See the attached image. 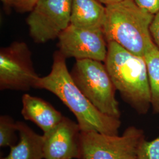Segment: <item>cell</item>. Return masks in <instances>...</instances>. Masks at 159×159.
<instances>
[{"mask_svg": "<svg viewBox=\"0 0 159 159\" xmlns=\"http://www.w3.org/2000/svg\"><path fill=\"white\" fill-rule=\"evenodd\" d=\"M106 6L98 0H72L70 24L80 29L102 30Z\"/></svg>", "mask_w": 159, "mask_h": 159, "instance_id": "obj_11", "label": "cell"}, {"mask_svg": "<svg viewBox=\"0 0 159 159\" xmlns=\"http://www.w3.org/2000/svg\"><path fill=\"white\" fill-rule=\"evenodd\" d=\"M150 31L154 44L159 48V12L154 16L150 25Z\"/></svg>", "mask_w": 159, "mask_h": 159, "instance_id": "obj_18", "label": "cell"}, {"mask_svg": "<svg viewBox=\"0 0 159 159\" xmlns=\"http://www.w3.org/2000/svg\"><path fill=\"white\" fill-rule=\"evenodd\" d=\"M40 77L35 72L32 53L23 41H14L0 50V89L27 91L35 88Z\"/></svg>", "mask_w": 159, "mask_h": 159, "instance_id": "obj_6", "label": "cell"}, {"mask_svg": "<svg viewBox=\"0 0 159 159\" xmlns=\"http://www.w3.org/2000/svg\"><path fill=\"white\" fill-rule=\"evenodd\" d=\"M39 0H12L13 8L18 12L31 11Z\"/></svg>", "mask_w": 159, "mask_h": 159, "instance_id": "obj_16", "label": "cell"}, {"mask_svg": "<svg viewBox=\"0 0 159 159\" xmlns=\"http://www.w3.org/2000/svg\"><path fill=\"white\" fill-rule=\"evenodd\" d=\"M1 2L2 3L4 8L5 9L7 12L10 11V9L13 8L12 6V0H1Z\"/></svg>", "mask_w": 159, "mask_h": 159, "instance_id": "obj_19", "label": "cell"}, {"mask_svg": "<svg viewBox=\"0 0 159 159\" xmlns=\"http://www.w3.org/2000/svg\"><path fill=\"white\" fill-rule=\"evenodd\" d=\"M137 159H159V136L151 141L146 139L142 143Z\"/></svg>", "mask_w": 159, "mask_h": 159, "instance_id": "obj_15", "label": "cell"}, {"mask_svg": "<svg viewBox=\"0 0 159 159\" xmlns=\"http://www.w3.org/2000/svg\"><path fill=\"white\" fill-rule=\"evenodd\" d=\"M143 10L155 15L159 12V0H134Z\"/></svg>", "mask_w": 159, "mask_h": 159, "instance_id": "obj_17", "label": "cell"}, {"mask_svg": "<svg viewBox=\"0 0 159 159\" xmlns=\"http://www.w3.org/2000/svg\"><path fill=\"white\" fill-rule=\"evenodd\" d=\"M107 50L104 64L116 90L137 113H148L151 96L144 58L113 41L107 43Z\"/></svg>", "mask_w": 159, "mask_h": 159, "instance_id": "obj_2", "label": "cell"}, {"mask_svg": "<svg viewBox=\"0 0 159 159\" xmlns=\"http://www.w3.org/2000/svg\"><path fill=\"white\" fill-rule=\"evenodd\" d=\"M70 74L75 85L98 110L120 119L117 90L105 64L94 60H77Z\"/></svg>", "mask_w": 159, "mask_h": 159, "instance_id": "obj_4", "label": "cell"}, {"mask_svg": "<svg viewBox=\"0 0 159 159\" xmlns=\"http://www.w3.org/2000/svg\"><path fill=\"white\" fill-rule=\"evenodd\" d=\"M154 16L134 0L106 6L102 31L107 43L115 42L133 54L144 57L155 44L150 31Z\"/></svg>", "mask_w": 159, "mask_h": 159, "instance_id": "obj_3", "label": "cell"}, {"mask_svg": "<svg viewBox=\"0 0 159 159\" xmlns=\"http://www.w3.org/2000/svg\"><path fill=\"white\" fill-rule=\"evenodd\" d=\"M22 105L21 114L24 119L33 122L44 134L51 130L64 117L50 103L29 94L23 95Z\"/></svg>", "mask_w": 159, "mask_h": 159, "instance_id": "obj_10", "label": "cell"}, {"mask_svg": "<svg viewBox=\"0 0 159 159\" xmlns=\"http://www.w3.org/2000/svg\"><path fill=\"white\" fill-rule=\"evenodd\" d=\"M98 1H100L101 3H102L103 5L106 6L115 4V3H117L124 0H98Z\"/></svg>", "mask_w": 159, "mask_h": 159, "instance_id": "obj_20", "label": "cell"}, {"mask_svg": "<svg viewBox=\"0 0 159 159\" xmlns=\"http://www.w3.org/2000/svg\"><path fill=\"white\" fill-rule=\"evenodd\" d=\"M148 79L151 96V107L159 114V48L156 44L145 54Z\"/></svg>", "mask_w": 159, "mask_h": 159, "instance_id": "obj_13", "label": "cell"}, {"mask_svg": "<svg viewBox=\"0 0 159 159\" xmlns=\"http://www.w3.org/2000/svg\"><path fill=\"white\" fill-rule=\"evenodd\" d=\"M16 122L19 141L10 147L8 155L1 159H44L43 135L37 134L23 121Z\"/></svg>", "mask_w": 159, "mask_h": 159, "instance_id": "obj_12", "label": "cell"}, {"mask_svg": "<svg viewBox=\"0 0 159 159\" xmlns=\"http://www.w3.org/2000/svg\"><path fill=\"white\" fill-rule=\"evenodd\" d=\"M144 140V131L134 125L126 128L121 136L81 131V159H137Z\"/></svg>", "mask_w": 159, "mask_h": 159, "instance_id": "obj_5", "label": "cell"}, {"mask_svg": "<svg viewBox=\"0 0 159 159\" xmlns=\"http://www.w3.org/2000/svg\"><path fill=\"white\" fill-rule=\"evenodd\" d=\"M34 89L46 90L56 95L74 114L81 130L119 134L120 119L102 113L93 104L74 83L66 65V58L59 51L53 55L50 73L40 77Z\"/></svg>", "mask_w": 159, "mask_h": 159, "instance_id": "obj_1", "label": "cell"}, {"mask_svg": "<svg viewBox=\"0 0 159 159\" xmlns=\"http://www.w3.org/2000/svg\"><path fill=\"white\" fill-rule=\"evenodd\" d=\"M58 50L66 59L94 60L104 62L107 43L102 30L80 29L70 25L57 38Z\"/></svg>", "mask_w": 159, "mask_h": 159, "instance_id": "obj_8", "label": "cell"}, {"mask_svg": "<svg viewBox=\"0 0 159 159\" xmlns=\"http://www.w3.org/2000/svg\"><path fill=\"white\" fill-rule=\"evenodd\" d=\"M72 0H39L26 22L35 43L43 44L58 37L70 25Z\"/></svg>", "mask_w": 159, "mask_h": 159, "instance_id": "obj_7", "label": "cell"}, {"mask_svg": "<svg viewBox=\"0 0 159 159\" xmlns=\"http://www.w3.org/2000/svg\"><path fill=\"white\" fill-rule=\"evenodd\" d=\"M17 122L11 117L3 115L0 117V147H11L16 144L17 137Z\"/></svg>", "mask_w": 159, "mask_h": 159, "instance_id": "obj_14", "label": "cell"}, {"mask_svg": "<svg viewBox=\"0 0 159 159\" xmlns=\"http://www.w3.org/2000/svg\"><path fill=\"white\" fill-rule=\"evenodd\" d=\"M81 129L64 116L51 130L43 134L45 159H81Z\"/></svg>", "mask_w": 159, "mask_h": 159, "instance_id": "obj_9", "label": "cell"}]
</instances>
